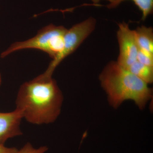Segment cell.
Segmentation results:
<instances>
[{
	"instance_id": "cell-1",
	"label": "cell",
	"mask_w": 153,
	"mask_h": 153,
	"mask_svg": "<svg viewBox=\"0 0 153 153\" xmlns=\"http://www.w3.org/2000/svg\"><path fill=\"white\" fill-rule=\"evenodd\" d=\"M63 100V94L55 79L39 75L21 85L16 99V108L30 123L48 124L53 123L59 117Z\"/></svg>"
},
{
	"instance_id": "cell-2",
	"label": "cell",
	"mask_w": 153,
	"mask_h": 153,
	"mask_svg": "<svg viewBox=\"0 0 153 153\" xmlns=\"http://www.w3.org/2000/svg\"><path fill=\"white\" fill-rule=\"evenodd\" d=\"M99 79L110 105L115 109L124 102L131 100L139 109H143L152 98V89L149 84L120 66L117 61L109 62Z\"/></svg>"
},
{
	"instance_id": "cell-3",
	"label": "cell",
	"mask_w": 153,
	"mask_h": 153,
	"mask_svg": "<svg viewBox=\"0 0 153 153\" xmlns=\"http://www.w3.org/2000/svg\"><path fill=\"white\" fill-rule=\"evenodd\" d=\"M67 29L62 26L50 24L38 31L36 36L26 41H18L1 54V58L20 50L36 49L48 54L52 59L62 51L64 45V38Z\"/></svg>"
},
{
	"instance_id": "cell-4",
	"label": "cell",
	"mask_w": 153,
	"mask_h": 153,
	"mask_svg": "<svg viewBox=\"0 0 153 153\" xmlns=\"http://www.w3.org/2000/svg\"><path fill=\"white\" fill-rule=\"evenodd\" d=\"M96 25L94 18L90 17L83 22L76 24L67 30L64 38V45L62 51L57 57L52 59L43 74L45 78L52 77L57 66L65 58L74 52L85 39L93 32Z\"/></svg>"
},
{
	"instance_id": "cell-5",
	"label": "cell",
	"mask_w": 153,
	"mask_h": 153,
	"mask_svg": "<svg viewBox=\"0 0 153 153\" xmlns=\"http://www.w3.org/2000/svg\"><path fill=\"white\" fill-rule=\"evenodd\" d=\"M118 25L117 38L120 52L117 62L126 69L137 61L139 47L134 31L130 29L128 24L124 22Z\"/></svg>"
},
{
	"instance_id": "cell-6",
	"label": "cell",
	"mask_w": 153,
	"mask_h": 153,
	"mask_svg": "<svg viewBox=\"0 0 153 153\" xmlns=\"http://www.w3.org/2000/svg\"><path fill=\"white\" fill-rule=\"evenodd\" d=\"M23 117L16 108L9 112H0V145H4L9 139L22 135L20 125Z\"/></svg>"
},
{
	"instance_id": "cell-7",
	"label": "cell",
	"mask_w": 153,
	"mask_h": 153,
	"mask_svg": "<svg viewBox=\"0 0 153 153\" xmlns=\"http://www.w3.org/2000/svg\"><path fill=\"white\" fill-rule=\"evenodd\" d=\"M140 49L153 54V29L142 26L134 30Z\"/></svg>"
},
{
	"instance_id": "cell-8",
	"label": "cell",
	"mask_w": 153,
	"mask_h": 153,
	"mask_svg": "<svg viewBox=\"0 0 153 153\" xmlns=\"http://www.w3.org/2000/svg\"><path fill=\"white\" fill-rule=\"evenodd\" d=\"M94 4H97L101 0H91ZM109 3L106 5L108 8L111 9L118 7L121 3L127 0H105ZM138 8L142 13L141 20L145 21L148 16L152 14L153 11V0H130Z\"/></svg>"
},
{
	"instance_id": "cell-9",
	"label": "cell",
	"mask_w": 153,
	"mask_h": 153,
	"mask_svg": "<svg viewBox=\"0 0 153 153\" xmlns=\"http://www.w3.org/2000/svg\"><path fill=\"white\" fill-rule=\"evenodd\" d=\"M125 69L148 84L153 82V67L144 65L137 60Z\"/></svg>"
},
{
	"instance_id": "cell-10",
	"label": "cell",
	"mask_w": 153,
	"mask_h": 153,
	"mask_svg": "<svg viewBox=\"0 0 153 153\" xmlns=\"http://www.w3.org/2000/svg\"><path fill=\"white\" fill-rule=\"evenodd\" d=\"M137 60L144 65L153 67V54L140 48L137 56Z\"/></svg>"
},
{
	"instance_id": "cell-11",
	"label": "cell",
	"mask_w": 153,
	"mask_h": 153,
	"mask_svg": "<svg viewBox=\"0 0 153 153\" xmlns=\"http://www.w3.org/2000/svg\"><path fill=\"white\" fill-rule=\"evenodd\" d=\"M48 150V148L46 146L35 148L30 143H27L20 149H18L16 153H45Z\"/></svg>"
},
{
	"instance_id": "cell-12",
	"label": "cell",
	"mask_w": 153,
	"mask_h": 153,
	"mask_svg": "<svg viewBox=\"0 0 153 153\" xmlns=\"http://www.w3.org/2000/svg\"><path fill=\"white\" fill-rule=\"evenodd\" d=\"M18 150L15 147H7L4 145H0V153H16Z\"/></svg>"
},
{
	"instance_id": "cell-13",
	"label": "cell",
	"mask_w": 153,
	"mask_h": 153,
	"mask_svg": "<svg viewBox=\"0 0 153 153\" xmlns=\"http://www.w3.org/2000/svg\"><path fill=\"white\" fill-rule=\"evenodd\" d=\"M2 82V76L1 74V72H0V86H1V84Z\"/></svg>"
}]
</instances>
